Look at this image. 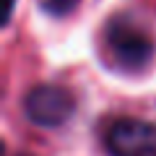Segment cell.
I'll return each mask as SVG.
<instances>
[{"instance_id": "obj_2", "label": "cell", "mask_w": 156, "mask_h": 156, "mask_svg": "<svg viewBox=\"0 0 156 156\" xmlns=\"http://www.w3.org/2000/svg\"><path fill=\"white\" fill-rule=\"evenodd\" d=\"M23 112L39 128H60L76 112V96L65 86L42 83L23 96Z\"/></svg>"}, {"instance_id": "obj_1", "label": "cell", "mask_w": 156, "mask_h": 156, "mask_svg": "<svg viewBox=\"0 0 156 156\" xmlns=\"http://www.w3.org/2000/svg\"><path fill=\"white\" fill-rule=\"evenodd\" d=\"M104 44L112 60L125 70L146 68L156 52V42L146 23H140L130 13H115L104 23Z\"/></svg>"}, {"instance_id": "obj_3", "label": "cell", "mask_w": 156, "mask_h": 156, "mask_svg": "<svg viewBox=\"0 0 156 156\" xmlns=\"http://www.w3.org/2000/svg\"><path fill=\"white\" fill-rule=\"evenodd\" d=\"M109 156H156V125L138 117H120L107 128Z\"/></svg>"}, {"instance_id": "obj_4", "label": "cell", "mask_w": 156, "mask_h": 156, "mask_svg": "<svg viewBox=\"0 0 156 156\" xmlns=\"http://www.w3.org/2000/svg\"><path fill=\"white\" fill-rule=\"evenodd\" d=\"M39 8L52 18H62V16H70L73 11L78 8L81 0H37Z\"/></svg>"}, {"instance_id": "obj_5", "label": "cell", "mask_w": 156, "mask_h": 156, "mask_svg": "<svg viewBox=\"0 0 156 156\" xmlns=\"http://www.w3.org/2000/svg\"><path fill=\"white\" fill-rule=\"evenodd\" d=\"M11 13H13V0H8V5H5V21L11 18Z\"/></svg>"}]
</instances>
